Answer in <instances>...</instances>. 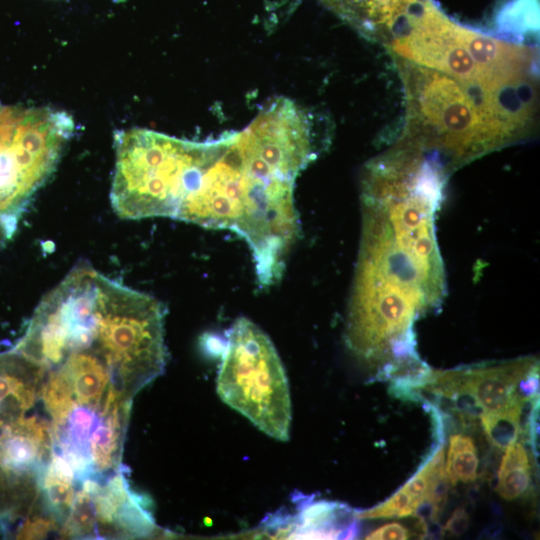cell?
<instances>
[{
	"label": "cell",
	"instance_id": "52a82bcc",
	"mask_svg": "<svg viewBox=\"0 0 540 540\" xmlns=\"http://www.w3.org/2000/svg\"><path fill=\"white\" fill-rule=\"evenodd\" d=\"M538 370V360L533 357L447 371L433 370L423 388L448 399L457 409L478 413L480 419L510 410H523L526 402L534 398L524 395L521 384Z\"/></svg>",
	"mask_w": 540,
	"mask_h": 540
},
{
	"label": "cell",
	"instance_id": "8fae6325",
	"mask_svg": "<svg viewBox=\"0 0 540 540\" xmlns=\"http://www.w3.org/2000/svg\"><path fill=\"white\" fill-rule=\"evenodd\" d=\"M444 469L452 485L473 482L479 477L478 451L470 436L462 433L450 436Z\"/></svg>",
	"mask_w": 540,
	"mask_h": 540
},
{
	"label": "cell",
	"instance_id": "9c48e42d",
	"mask_svg": "<svg viewBox=\"0 0 540 540\" xmlns=\"http://www.w3.org/2000/svg\"><path fill=\"white\" fill-rule=\"evenodd\" d=\"M77 487L71 467L61 457L52 453L40 480V497L45 513L60 527L70 512Z\"/></svg>",
	"mask_w": 540,
	"mask_h": 540
},
{
	"label": "cell",
	"instance_id": "8992f818",
	"mask_svg": "<svg viewBox=\"0 0 540 540\" xmlns=\"http://www.w3.org/2000/svg\"><path fill=\"white\" fill-rule=\"evenodd\" d=\"M217 392L268 436L289 439L291 402L284 367L270 338L245 317L227 332Z\"/></svg>",
	"mask_w": 540,
	"mask_h": 540
},
{
	"label": "cell",
	"instance_id": "4fadbf2b",
	"mask_svg": "<svg viewBox=\"0 0 540 540\" xmlns=\"http://www.w3.org/2000/svg\"><path fill=\"white\" fill-rule=\"evenodd\" d=\"M410 537L409 530L398 522L386 523L376 530L369 533L365 539H408Z\"/></svg>",
	"mask_w": 540,
	"mask_h": 540
},
{
	"label": "cell",
	"instance_id": "5b68a950",
	"mask_svg": "<svg viewBox=\"0 0 540 540\" xmlns=\"http://www.w3.org/2000/svg\"><path fill=\"white\" fill-rule=\"evenodd\" d=\"M111 204L124 219H175L195 141L143 128L117 131Z\"/></svg>",
	"mask_w": 540,
	"mask_h": 540
},
{
	"label": "cell",
	"instance_id": "7c38bea8",
	"mask_svg": "<svg viewBox=\"0 0 540 540\" xmlns=\"http://www.w3.org/2000/svg\"><path fill=\"white\" fill-rule=\"evenodd\" d=\"M521 414V409H515L481 417L480 421L488 440L495 447L503 450L510 443L518 440L521 429Z\"/></svg>",
	"mask_w": 540,
	"mask_h": 540
},
{
	"label": "cell",
	"instance_id": "5bb4252c",
	"mask_svg": "<svg viewBox=\"0 0 540 540\" xmlns=\"http://www.w3.org/2000/svg\"><path fill=\"white\" fill-rule=\"evenodd\" d=\"M469 527V516L464 508H457L446 524L443 526V532H447L451 535H460L464 533Z\"/></svg>",
	"mask_w": 540,
	"mask_h": 540
},
{
	"label": "cell",
	"instance_id": "7a4b0ae2",
	"mask_svg": "<svg viewBox=\"0 0 540 540\" xmlns=\"http://www.w3.org/2000/svg\"><path fill=\"white\" fill-rule=\"evenodd\" d=\"M406 96L397 140L436 156L451 174L526 137L535 123L536 92L495 91L391 54Z\"/></svg>",
	"mask_w": 540,
	"mask_h": 540
},
{
	"label": "cell",
	"instance_id": "3957f363",
	"mask_svg": "<svg viewBox=\"0 0 540 540\" xmlns=\"http://www.w3.org/2000/svg\"><path fill=\"white\" fill-rule=\"evenodd\" d=\"M387 49L466 84L495 91H536L534 49L461 26L431 0Z\"/></svg>",
	"mask_w": 540,
	"mask_h": 540
},
{
	"label": "cell",
	"instance_id": "6da1fadb",
	"mask_svg": "<svg viewBox=\"0 0 540 540\" xmlns=\"http://www.w3.org/2000/svg\"><path fill=\"white\" fill-rule=\"evenodd\" d=\"M448 178L439 163L403 147L365 166L344 340L375 375L420 360L414 323L446 295L435 217Z\"/></svg>",
	"mask_w": 540,
	"mask_h": 540
},
{
	"label": "cell",
	"instance_id": "30bf717a",
	"mask_svg": "<svg viewBox=\"0 0 540 540\" xmlns=\"http://www.w3.org/2000/svg\"><path fill=\"white\" fill-rule=\"evenodd\" d=\"M497 472V493L506 500L525 495L531 484V466L528 451L515 440L505 449Z\"/></svg>",
	"mask_w": 540,
	"mask_h": 540
},
{
	"label": "cell",
	"instance_id": "ba28073f",
	"mask_svg": "<svg viewBox=\"0 0 540 540\" xmlns=\"http://www.w3.org/2000/svg\"><path fill=\"white\" fill-rule=\"evenodd\" d=\"M297 512H276L263 521L264 529L288 539H352L358 534L355 511L343 503L295 496Z\"/></svg>",
	"mask_w": 540,
	"mask_h": 540
},
{
	"label": "cell",
	"instance_id": "277c9868",
	"mask_svg": "<svg viewBox=\"0 0 540 540\" xmlns=\"http://www.w3.org/2000/svg\"><path fill=\"white\" fill-rule=\"evenodd\" d=\"M165 313L164 305L153 296L97 271L93 344L129 399L165 370Z\"/></svg>",
	"mask_w": 540,
	"mask_h": 540
}]
</instances>
